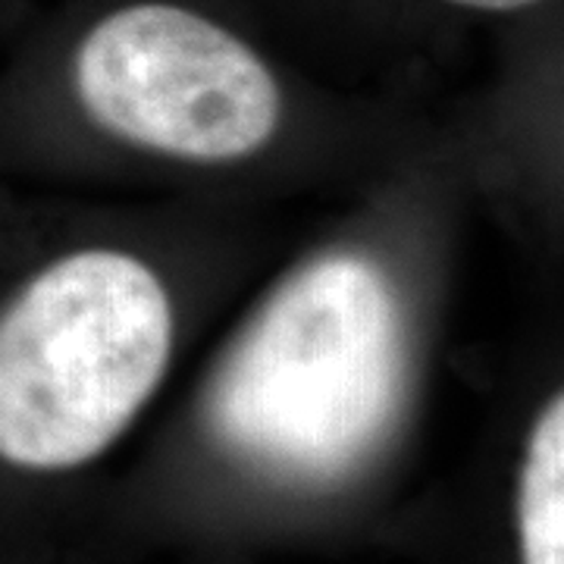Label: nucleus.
<instances>
[{"label": "nucleus", "instance_id": "1", "mask_svg": "<svg viewBox=\"0 0 564 564\" xmlns=\"http://www.w3.org/2000/svg\"><path fill=\"white\" fill-rule=\"evenodd\" d=\"M408 326L392 273L358 248L295 267L232 339L207 395L214 433L289 480H336L402 408Z\"/></svg>", "mask_w": 564, "mask_h": 564}, {"label": "nucleus", "instance_id": "2", "mask_svg": "<svg viewBox=\"0 0 564 564\" xmlns=\"http://www.w3.org/2000/svg\"><path fill=\"white\" fill-rule=\"evenodd\" d=\"M176 304L139 254L88 245L0 295V462L63 474L101 458L170 373Z\"/></svg>", "mask_w": 564, "mask_h": 564}, {"label": "nucleus", "instance_id": "3", "mask_svg": "<svg viewBox=\"0 0 564 564\" xmlns=\"http://www.w3.org/2000/svg\"><path fill=\"white\" fill-rule=\"evenodd\" d=\"M85 120L144 154L229 166L263 154L285 120L280 73L202 0H104L69 39Z\"/></svg>", "mask_w": 564, "mask_h": 564}, {"label": "nucleus", "instance_id": "4", "mask_svg": "<svg viewBox=\"0 0 564 564\" xmlns=\"http://www.w3.org/2000/svg\"><path fill=\"white\" fill-rule=\"evenodd\" d=\"M521 564H564V395L552 392L527 436L518 474Z\"/></svg>", "mask_w": 564, "mask_h": 564}]
</instances>
